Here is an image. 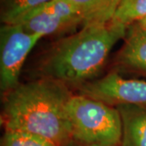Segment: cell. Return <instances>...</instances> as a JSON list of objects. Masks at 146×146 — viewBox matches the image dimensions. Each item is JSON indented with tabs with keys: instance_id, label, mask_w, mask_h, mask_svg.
Here are the masks:
<instances>
[{
	"instance_id": "277c9868",
	"label": "cell",
	"mask_w": 146,
	"mask_h": 146,
	"mask_svg": "<svg viewBox=\"0 0 146 146\" xmlns=\"http://www.w3.org/2000/svg\"><path fill=\"white\" fill-rule=\"evenodd\" d=\"M42 38L18 25L0 29V89L3 94L16 87L28 55Z\"/></svg>"
},
{
	"instance_id": "8fae6325",
	"label": "cell",
	"mask_w": 146,
	"mask_h": 146,
	"mask_svg": "<svg viewBox=\"0 0 146 146\" xmlns=\"http://www.w3.org/2000/svg\"><path fill=\"white\" fill-rule=\"evenodd\" d=\"M146 17V0H121L110 22L127 28Z\"/></svg>"
},
{
	"instance_id": "6da1fadb",
	"label": "cell",
	"mask_w": 146,
	"mask_h": 146,
	"mask_svg": "<svg viewBox=\"0 0 146 146\" xmlns=\"http://www.w3.org/2000/svg\"><path fill=\"white\" fill-rule=\"evenodd\" d=\"M73 94L65 84L42 78L19 84L3 94L2 121L5 131L42 137L56 146L72 141L67 105Z\"/></svg>"
},
{
	"instance_id": "7a4b0ae2",
	"label": "cell",
	"mask_w": 146,
	"mask_h": 146,
	"mask_svg": "<svg viewBox=\"0 0 146 146\" xmlns=\"http://www.w3.org/2000/svg\"><path fill=\"white\" fill-rule=\"evenodd\" d=\"M127 29L111 22L82 27L77 33L54 42L42 60V78L80 86L93 80L112 48L124 39Z\"/></svg>"
},
{
	"instance_id": "7c38bea8",
	"label": "cell",
	"mask_w": 146,
	"mask_h": 146,
	"mask_svg": "<svg viewBox=\"0 0 146 146\" xmlns=\"http://www.w3.org/2000/svg\"><path fill=\"white\" fill-rule=\"evenodd\" d=\"M2 146H56L50 141L32 134L5 131L2 139Z\"/></svg>"
},
{
	"instance_id": "9c48e42d",
	"label": "cell",
	"mask_w": 146,
	"mask_h": 146,
	"mask_svg": "<svg viewBox=\"0 0 146 146\" xmlns=\"http://www.w3.org/2000/svg\"><path fill=\"white\" fill-rule=\"evenodd\" d=\"M83 18V26L108 24L121 0H68Z\"/></svg>"
},
{
	"instance_id": "5b68a950",
	"label": "cell",
	"mask_w": 146,
	"mask_h": 146,
	"mask_svg": "<svg viewBox=\"0 0 146 146\" xmlns=\"http://www.w3.org/2000/svg\"><path fill=\"white\" fill-rule=\"evenodd\" d=\"M79 94L115 107L121 105L146 107L145 80L124 78L114 72L79 86Z\"/></svg>"
},
{
	"instance_id": "30bf717a",
	"label": "cell",
	"mask_w": 146,
	"mask_h": 146,
	"mask_svg": "<svg viewBox=\"0 0 146 146\" xmlns=\"http://www.w3.org/2000/svg\"><path fill=\"white\" fill-rule=\"evenodd\" d=\"M52 0H1L0 19L3 25H16L29 13Z\"/></svg>"
},
{
	"instance_id": "52a82bcc",
	"label": "cell",
	"mask_w": 146,
	"mask_h": 146,
	"mask_svg": "<svg viewBox=\"0 0 146 146\" xmlns=\"http://www.w3.org/2000/svg\"><path fill=\"white\" fill-rule=\"evenodd\" d=\"M116 107L122 120L120 146H146V107L133 105Z\"/></svg>"
},
{
	"instance_id": "4fadbf2b",
	"label": "cell",
	"mask_w": 146,
	"mask_h": 146,
	"mask_svg": "<svg viewBox=\"0 0 146 146\" xmlns=\"http://www.w3.org/2000/svg\"><path fill=\"white\" fill-rule=\"evenodd\" d=\"M136 24L138 26L140 27L141 29H142L143 30L146 31V17H145L143 20H141V21H140L139 22H137Z\"/></svg>"
},
{
	"instance_id": "5bb4252c",
	"label": "cell",
	"mask_w": 146,
	"mask_h": 146,
	"mask_svg": "<svg viewBox=\"0 0 146 146\" xmlns=\"http://www.w3.org/2000/svg\"><path fill=\"white\" fill-rule=\"evenodd\" d=\"M67 146H87V145H82V144L78 143V142H76V141H72Z\"/></svg>"
},
{
	"instance_id": "ba28073f",
	"label": "cell",
	"mask_w": 146,
	"mask_h": 146,
	"mask_svg": "<svg viewBox=\"0 0 146 146\" xmlns=\"http://www.w3.org/2000/svg\"><path fill=\"white\" fill-rule=\"evenodd\" d=\"M118 59L125 68L146 73V31L136 24L127 28Z\"/></svg>"
},
{
	"instance_id": "3957f363",
	"label": "cell",
	"mask_w": 146,
	"mask_h": 146,
	"mask_svg": "<svg viewBox=\"0 0 146 146\" xmlns=\"http://www.w3.org/2000/svg\"><path fill=\"white\" fill-rule=\"evenodd\" d=\"M72 141L87 146H120L122 120L117 107L81 94L67 105Z\"/></svg>"
},
{
	"instance_id": "8992f818",
	"label": "cell",
	"mask_w": 146,
	"mask_h": 146,
	"mask_svg": "<svg viewBox=\"0 0 146 146\" xmlns=\"http://www.w3.org/2000/svg\"><path fill=\"white\" fill-rule=\"evenodd\" d=\"M16 25L44 37L83 26V18L68 0H52L29 13Z\"/></svg>"
}]
</instances>
